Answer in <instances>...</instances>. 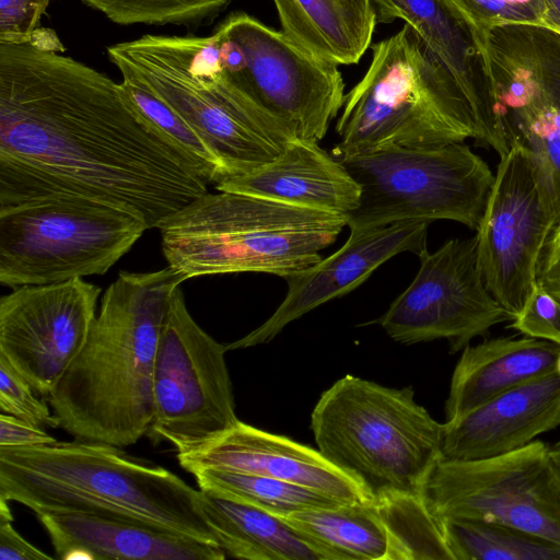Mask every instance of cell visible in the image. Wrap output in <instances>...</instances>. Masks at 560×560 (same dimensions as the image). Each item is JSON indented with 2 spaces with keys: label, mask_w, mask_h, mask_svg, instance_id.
Listing matches in <instances>:
<instances>
[{
  "label": "cell",
  "mask_w": 560,
  "mask_h": 560,
  "mask_svg": "<svg viewBox=\"0 0 560 560\" xmlns=\"http://www.w3.org/2000/svg\"><path fill=\"white\" fill-rule=\"evenodd\" d=\"M446 1L468 30L480 55L483 71L487 61L488 39L493 28L520 23L541 26L538 0H533L526 4H511L504 0Z\"/></svg>",
  "instance_id": "d6a6232c"
},
{
  "label": "cell",
  "mask_w": 560,
  "mask_h": 560,
  "mask_svg": "<svg viewBox=\"0 0 560 560\" xmlns=\"http://www.w3.org/2000/svg\"><path fill=\"white\" fill-rule=\"evenodd\" d=\"M192 474L203 469L253 474L298 483L345 503L374 501L355 477L330 463L318 450L238 420L203 445L176 453Z\"/></svg>",
  "instance_id": "e0dca14e"
},
{
  "label": "cell",
  "mask_w": 560,
  "mask_h": 560,
  "mask_svg": "<svg viewBox=\"0 0 560 560\" xmlns=\"http://www.w3.org/2000/svg\"><path fill=\"white\" fill-rule=\"evenodd\" d=\"M311 430L317 450L374 497L421 492L441 457L443 423L416 401L410 386L392 388L347 374L320 395Z\"/></svg>",
  "instance_id": "52a82bcc"
},
{
  "label": "cell",
  "mask_w": 560,
  "mask_h": 560,
  "mask_svg": "<svg viewBox=\"0 0 560 560\" xmlns=\"http://www.w3.org/2000/svg\"><path fill=\"white\" fill-rule=\"evenodd\" d=\"M560 425V375L553 371L513 387L443 423L441 457L471 460L501 455Z\"/></svg>",
  "instance_id": "d6986e66"
},
{
  "label": "cell",
  "mask_w": 560,
  "mask_h": 560,
  "mask_svg": "<svg viewBox=\"0 0 560 560\" xmlns=\"http://www.w3.org/2000/svg\"><path fill=\"white\" fill-rule=\"evenodd\" d=\"M510 327L560 346V302L536 282Z\"/></svg>",
  "instance_id": "e575fe53"
},
{
  "label": "cell",
  "mask_w": 560,
  "mask_h": 560,
  "mask_svg": "<svg viewBox=\"0 0 560 560\" xmlns=\"http://www.w3.org/2000/svg\"><path fill=\"white\" fill-rule=\"evenodd\" d=\"M231 0H82L121 24H175L198 27L217 16Z\"/></svg>",
  "instance_id": "4dcf8cb0"
},
{
  "label": "cell",
  "mask_w": 560,
  "mask_h": 560,
  "mask_svg": "<svg viewBox=\"0 0 560 560\" xmlns=\"http://www.w3.org/2000/svg\"><path fill=\"white\" fill-rule=\"evenodd\" d=\"M380 23L404 20L420 37L428 54L466 100L474 116L477 141L500 158L510 149L480 55L472 38L446 0H372Z\"/></svg>",
  "instance_id": "ac0fdd59"
},
{
  "label": "cell",
  "mask_w": 560,
  "mask_h": 560,
  "mask_svg": "<svg viewBox=\"0 0 560 560\" xmlns=\"http://www.w3.org/2000/svg\"><path fill=\"white\" fill-rule=\"evenodd\" d=\"M281 32L315 57L358 63L377 23L372 0H272Z\"/></svg>",
  "instance_id": "d4e9b609"
},
{
  "label": "cell",
  "mask_w": 560,
  "mask_h": 560,
  "mask_svg": "<svg viewBox=\"0 0 560 560\" xmlns=\"http://www.w3.org/2000/svg\"><path fill=\"white\" fill-rule=\"evenodd\" d=\"M101 288L74 278L23 285L0 300V355L47 398L81 351Z\"/></svg>",
  "instance_id": "9a60e30c"
},
{
  "label": "cell",
  "mask_w": 560,
  "mask_h": 560,
  "mask_svg": "<svg viewBox=\"0 0 560 560\" xmlns=\"http://www.w3.org/2000/svg\"><path fill=\"white\" fill-rule=\"evenodd\" d=\"M559 219L537 164L525 147L514 143L500 158L476 234L485 284L512 318L536 283L544 247Z\"/></svg>",
  "instance_id": "4fadbf2b"
},
{
  "label": "cell",
  "mask_w": 560,
  "mask_h": 560,
  "mask_svg": "<svg viewBox=\"0 0 560 560\" xmlns=\"http://www.w3.org/2000/svg\"><path fill=\"white\" fill-rule=\"evenodd\" d=\"M121 90L143 121L176 150L207 183L224 179L223 167L195 130L165 102L130 79H122Z\"/></svg>",
  "instance_id": "f546056e"
},
{
  "label": "cell",
  "mask_w": 560,
  "mask_h": 560,
  "mask_svg": "<svg viewBox=\"0 0 560 560\" xmlns=\"http://www.w3.org/2000/svg\"><path fill=\"white\" fill-rule=\"evenodd\" d=\"M559 354V345L527 336L498 337L467 345L452 374L445 401L446 421L556 371Z\"/></svg>",
  "instance_id": "603a6c76"
},
{
  "label": "cell",
  "mask_w": 560,
  "mask_h": 560,
  "mask_svg": "<svg viewBox=\"0 0 560 560\" xmlns=\"http://www.w3.org/2000/svg\"><path fill=\"white\" fill-rule=\"evenodd\" d=\"M386 529V560H455L443 522L427 506L421 492L387 490L374 499Z\"/></svg>",
  "instance_id": "4316f807"
},
{
  "label": "cell",
  "mask_w": 560,
  "mask_h": 560,
  "mask_svg": "<svg viewBox=\"0 0 560 560\" xmlns=\"http://www.w3.org/2000/svg\"><path fill=\"white\" fill-rule=\"evenodd\" d=\"M184 281L170 266L119 272L84 346L46 398L59 428L120 448L148 434L158 345L172 295Z\"/></svg>",
  "instance_id": "7a4b0ae2"
},
{
  "label": "cell",
  "mask_w": 560,
  "mask_h": 560,
  "mask_svg": "<svg viewBox=\"0 0 560 560\" xmlns=\"http://www.w3.org/2000/svg\"><path fill=\"white\" fill-rule=\"evenodd\" d=\"M199 490L203 517L226 558L329 560L314 540L281 516L215 491Z\"/></svg>",
  "instance_id": "cb8c5ba5"
},
{
  "label": "cell",
  "mask_w": 560,
  "mask_h": 560,
  "mask_svg": "<svg viewBox=\"0 0 560 560\" xmlns=\"http://www.w3.org/2000/svg\"><path fill=\"white\" fill-rule=\"evenodd\" d=\"M347 217L245 195L199 196L158 224L162 252L184 280L234 272L287 278L315 265Z\"/></svg>",
  "instance_id": "5b68a950"
},
{
  "label": "cell",
  "mask_w": 560,
  "mask_h": 560,
  "mask_svg": "<svg viewBox=\"0 0 560 560\" xmlns=\"http://www.w3.org/2000/svg\"><path fill=\"white\" fill-rule=\"evenodd\" d=\"M485 74L503 125L511 114L560 106V35L534 24L493 28Z\"/></svg>",
  "instance_id": "44dd1931"
},
{
  "label": "cell",
  "mask_w": 560,
  "mask_h": 560,
  "mask_svg": "<svg viewBox=\"0 0 560 560\" xmlns=\"http://www.w3.org/2000/svg\"><path fill=\"white\" fill-rule=\"evenodd\" d=\"M536 282L560 302V219L544 247Z\"/></svg>",
  "instance_id": "74e56055"
},
{
  "label": "cell",
  "mask_w": 560,
  "mask_h": 560,
  "mask_svg": "<svg viewBox=\"0 0 560 560\" xmlns=\"http://www.w3.org/2000/svg\"><path fill=\"white\" fill-rule=\"evenodd\" d=\"M56 557L119 560H223L217 545L150 524L81 512L36 514Z\"/></svg>",
  "instance_id": "ffe728a7"
},
{
  "label": "cell",
  "mask_w": 560,
  "mask_h": 560,
  "mask_svg": "<svg viewBox=\"0 0 560 560\" xmlns=\"http://www.w3.org/2000/svg\"><path fill=\"white\" fill-rule=\"evenodd\" d=\"M360 187L350 230L409 220H452L478 229L494 175L464 142L432 148L381 147L332 154Z\"/></svg>",
  "instance_id": "9c48e42d"
},
{
  "label": "cell",
  "mask_w": 560,
  "mask_h": 560,
  "mask_svg": "<svg viewBox=\"0 0 560 560\" xmlns=\"http://www.w3.org/2000/svg\"><path fill=\"white\" fill-rule=\"evenodd\" d=\"M370 48L366 73L345 95L332 154L477 139L469 105L410 25Z\"/></svg>",
  "instance_id": "8992f818"
},
{
  "label": "cell",
  "mask_w": 560,
  "mask_h": 560,
  "mask_svg": "<svg viewBox=\"0 0 560 560\" xmlns=\"http://www.w3.org/2000/svg\"><path fill=\"white\" fill-rule=\"evenodd\" d=\"M52 0H0V43L30 42Z\"/></svg>",
  "instance_id": "d590c367"
},
{
  "label": "cell",
  "mask_w": 560,
  "mask_h": 560,
  "mask_svg": "<svg viewBox=\"0 0 560 560\" xmlns=\"http://www.w3.org/2000/svg\"><path fill=\"white\" fill-rule=\"evenodd\" d=\"M226 346L189 314L177 287L162 327L153 371L149 436L192 451L231 429L238 418L225 361Z\"/></svg>",
  "instance_id": "7c38bea8"
},
{
  "label": "cell",
  "mask_w": 560,
  "mask_h": 560,
  "mask_svg": "<svg viewBox=\"0 0 560 560\" xmlns=\"http://www.w3.org/2000/svg\"><path fill=\"white\" fill-rule=\"evenodd\" d=\"M556 372L560 375V354H559L557 363H556Z\"/></svg>",
  "instance_id": "ee69618b"
},
{
  "label": "cell",
  "mask_w": 560,
  "mask_h": 560,
  "mask_svg": "<svg viewBox=\"0 0 560 560\" xmlns=\"http://www.w3.org/2000/svg\"><path fill=\"white\" fill-rule=\"evenodd\" d=\"M207 185L149 128L120 83L31 42L0 43V207L78 196L152 229Z\"/></svg>",
  "instance_id": "6da1fadb"
},
{
  "label": "cell",
  "mask_w": 560,
  "mask_h": 560,
  "mask_svg": "<svg viewBox=\"0 0 560 560\" xmlns=\"http://www.w3.org/2000/svg\"><path fill=\"white\" fill-rule=\"evenodd\" d=\"M555 452L557 453V455L559 456L560 458V440L558 442H556L553 445H552Z\"/></svg>",
  "instance_id": "7bdbcfd3"
},
{
  "label": "cell",
  "mask_w": 560,
  "mask_h": 560,
  "mask_svg": "<svg viewBox=\"0 0 560 560\" xmlns=\"http://www.w3.org/2000/svg\"><path fill=\"white\" fill-rule=\"evenodd\" d=\"M215 188L346 217L360 199L358 183L332 153L299 139L270 163L223 179Z\"/></svg>",
  "instance_id": "7402d4cb"
},
{
  "label": "cell",
  "mask_w": 560,
  "mask_h": 560,
  "mask_svg": "<svg viewBox=\"0 0 560 560\" xmlns=\"http://www.w3.org/2000/svg\"><path fill=\"white\" fill-rule=\"evenodd\" d=\"M212 35L220 65L236 88L296 139H324L346 95L338 66L242 11L231 13Z\"/></svg>",
  "instance_id": "30bf717a"
},
{
  "label": "cell",
  "mask_w": 560,
  "mask_h": 560,
  "mask_svg": "<svg viewBox=\"0 0 560 560\" xmlns=\"http://www.w3.org/2000/svg\"><path fill=\"white\" fill-rule=\"evenodd\" d=\"M421 494L441 521L498 523L560 547V458L540 440L480 459L440 457Z\"/></svg>",
  "instance_id": "8fae6325"
},
{
  "label": "cell",
  "mask_w": 560,
  "mask_h": 560,
  "mask_svg": "<svg viewBox=\"0 0 560 560\" xmlns=\"http://www.w3.org/2000/svg\"><path fill=\"white\" fill-rule=\"evenodd\" d=\"M455 560H560V547L520 529L483 521L443 520Z\"/></svg>",
  "instance_id": "f1b7e54d"
},
{
  "label": "cell",
  "mask_w": 560,
  "mask_h": 560,
  "mask_svg": "<svg viewBox=\"0 0 560 560\" xmlns=\"http://www.w3.org/2000/svg\"><path fill=\"white\" fill-rule=\"evenodd\" d=\"M541 26L560 35V0H538Z\"/></svg>",
  "instance_id": "ab89813d"
},
{
  "label": "cell",
  "mask_w": 560,
  "mask_h": 560,
  "mask_svg": "<svg viewBox=\"0 0 560 560\" xmlns=\"http://www.w3.org/2000/svg\"><path fill=\"white\" fill-rule=\"evenodd\" d=\"M122 79L172 107L220 161L225 177L273 161L296 139L224 73L214 36L143 35L107 47Z\"/></svg>",
  "instance_id": "277c9868"
},
{
  "label": "cell",
  "mask_w": 560,
  "mask_h": 560,
  "mask_svg": "<svg viewBox=\"0 0 560 560\" xmlns=\"http://www.w3.org/2000/svg\"><path fill=\"white\" fill-rule=\"evenodd\" d=\"M191 475L201 490L238 499L278 516L346 504L314 489L259 475L214 469L198 470Z\"/></svg>",
  "instance_id": "83f0119b"
},
{
  "label": "cell",
  "mask_w": 560,
  "mask_h": 560,
  "mask_svg": "<svg viewBox=\"0 0 560 560\" xmlns=\"http://www.w3.org/2000/svg\"><path fill=\"white\" fill-rule=\"evenodd\" d=\"M281 517L314 540L329 560H386L387 534L374 501Z\"/></svg>",
  "instance_id": "484cf974"
},
{
  "label": "cell",
  "mask_w": 560,
  "mask_h": 560,
  "mask_svg": "<svg viewBox=\"0 0 560 560\" xmlns=\"http://www.w3.org/2000/svg\"><path fill=\"white\" fill-rule=\"evenodd\" d=\"M511 4H526L532 2L533 0H504Z\"/></svg>",
  "instance_id": "b9f144b4"
},
{
  "label": "cell",
  "mask_w": 560,
  "mask_h": 560,
  "mask_svg": "<svg viewBox=\"0 0 560 560\" xmlns=\"http://www.w3.org/2000/svg\"><path fill=\"white\" fill-rule=\"evenodd\" d=\"M504 126L510 145L520 143L530 153L560 212V106L509 115Z\"/></svg>",
  "instance_id": "1f68e13d"
},
{
  "label": "cell",
  "mask_w": 560,
  "mask_h": 560,
  "mask_svg": "<svg viewBox=\"0 0 560 560\" xmlns=\"http://www.w3.org/2000/svg\"><path fill=\"white\" fill-rule=\"evenodd\" d=\"M430 223L425 220H409L378 228L350 230L348 240L335 253L287 277V295L271 316L241 339L225 345L226 350L268 343L293 320L359 287L393 256L404 252L420 255L427 249Z\"/></svg>",
  "instance_id": "2e32d148"
},
{
  "label": "cell",
  "mask_w": 560,
  "mask_h": 560,
  "mask_svg": "<svg viewBox=\"0 0 560 560\" xmlns=\"http://www.w3.org/2000/svg\"><path fill=\"white\" fill-rule=\"evenodd\" d=\"M418 257L416 277L377 320L393 340L413 345L446 339L451 352H457L512 320L485 284L476 236L450 240Z\"/></svg>",
  "instance_id": "5bb4252c"
},
{
  "label": "cell",
  "mask_w": 560,
  "mask_h": 560,
  "mask_svg": "<svg viewBox=\"0 0 560 560\" xmlns=\"http://www.w3.org/2000/svg\"><path fill=\"white\" fill-rule=\"evenodd\" d=\"M35 389L0 355V409L38 427L59 428L48 401L38 399Z\"/></svg>",
  "instance_id": "836d02e7"
},
{
  "label": "cell",
  "mask_w": 560,
  "mask_h": 560,
  "mask_svg": "<svg viewBox=\"0 0 560 560\" xmlns=\"http://www.w3.org/2000/svg\"><path fill=\"white\" fill-rule=\"evenodd\" d=\"M48 553L23 538L12 521H0V560H52Z\"/></svg>",
  "instance_id": "f35d334b"
},
{
  "label": "cell",
  "mask_w": 560,
  "mask_h": 560,
  "mask_svg": "<svg viewBox=\"0 0 560 560\" xmlns=\"http://www.w3.org/2000/svg\"><path fill=\"white\" fill-rule=\"evenodd\" d=\"M57 441L42 427L1 412L0 447H27Z\"/></svg>",
  "instance_id": "8d00e7d4"
},
{
  "label": "cell",
  "mask_w": 560,
  "mask_h": 560,
  "mask_svg": "<svg viewBox=\"0 0 560 560\" xmlns=\"http://www.w3.org/2000/svg\"><path fill=\"white\" fill-rule=\"evenodd\" d=\"M0 498L35 514L104 515L217 545L200 508L199 489L109 444L74 439L0 447Z\"/></svg>",
  "instance_id": "3957f363"
},
{
  "label": "cell",
  "mask_w": 560,
  "mask_h": 560,
  "mask_svg": "<svg viewBox=\"0 0 560 560\" xmlns=\"http://www.w3.org/2000/svg\"><path fill=\"white\" fill-rule=\"evenodd\" d=\"M145 230L136 214L78 196L0 207V283L15 289L104 275Z\"/></svg>",
  "instance_id": "ba28073f"
},
{
  "label": "cell",
  "mask_w": 560,
  "mask_h": 560,
  "mask_svg": "<svg viewBox=\"0 0 560 560\" xmlns=\"http://www.w3.org/2000/svg\"><path fill=\"white\" fill-rule=\"evenodd\" d=\"M30 42L42 49L56 52L65 50L55 32L48 28L38 27L32 35Z\"/></svg>",
  "instance_id": "60d3db41"
}]
</instances>
